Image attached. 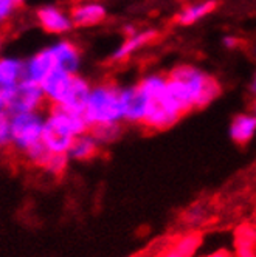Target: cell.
Instances as JSON below:
<instances>
[{
	"label": "cell",
	"instance_id": "cell-1",
	"mask_svg": "<svg viewBox=\"0 0 256 257\" xmlns=\"http://www.w3.org/2000/svg\"><path fill=\"white\" fill-rule=\"evenodd\" d=\"M166 91L180 112L204 108L222 93V85L216 76L196 64H177L166 73Z\"/></svg>",
	"mask_w": 256,
	"mask_h": 257
},
{
	"label": "cell",
	"instance_id": "cell-2",
	"mask_svg": "<svg viewBox=\"0 0 256 257\" xmlns=\"http://www.w3.org/2000/svg\"><path fill=\"white\" fill-rule=\"evenodd\" d=\"M86 132H89V125L82 113L51 105L44 113L41 144L50 154L67 155L71 141Z\"/></svg>",
	"mask_w": 256,
	"mask_h": 257
},
{
	"label": "cell",
	"instance_id": "cell-3",
	"mask_svg": "<svg viewBox=\"0 0 256 257\" xmlns=\"http://www.w3.org/2000/svg\"><path fill=\"white\" fill-rule=\"evenodd\" d=\"M121 87L123 85L111 79L92 84L82 110V116L89 128L107 124H123Z\"/></svg>",
	"mask_w": 256,
	"mask_h": 257
},
{
	"label": "cell",
	"instance_id": "cell-4",
	"mask_svg": "<svg viewBox=\"0 0 256 257\" xmlns=\"http://www.w3.org/2000/svg\"><path fill=\"white\" fill-rule=\"evenodd\" d=\"M164 87H166V75L158 71L146 73L134 84L123 85V122L141 125L152 99L161 93Z\"/></svg>",
	"mask_w": 256,
	"mask_h": 257
},
{
	"label": "cell",
	"instance_id": "cell-5",
	"mask_svg": "<svg viewBox=\"0 0 256 257\" xmlns=\"http://www.w3.org/2000/svg\"><path fill=\"white\" fill-rule=\"evenodd\" d=\"M44 128L42 112H24L10 115V146L22 155L41 143Z\"/></svg>",
	"mask_w": 256,
	"mask_h": 257
},
{
	"label": "cell",
	"instance_id": "cell-6",
	"mask_svg": "<svg viewBox=\"0 0 256 257\" xmlns=\"http://www.w3.org/2000/svg\"><path fill=\"white\" fill-rule=\"evenodd\" d=\"M44 105L45 98L41 90V85L33 81L24 79L14 88L8 90V115L24 112H41Z\"/></svg>",
	"mask_w": 256,
	"mask_h": 257
},
{
	"label": "cell",
	"instance_id": "cell-7",
	"mask_svg": "<svg viewBox=\"0 0 256 257\" xmlns=\"http://www.w3.org/2000/svg\"><path fill=\"white\" fill-rule=\"evenodd\" d=\"M124 39L120 45L115 47V50L111 54V61L114 64H123L129 61L134 54L141 51L152 42L158 39V31L155 28H143L138 30L134 25L124 27Z\"/></svg>",
	"mask_w": 256,
	"mask_h": 257
},
{
	"label": "cell",
	"instance_id": "cell-8",
	"mask_svg": "<svg viewBox=\"0 0 256 257\" xmlns=\"http://www.w3.org/2000/svg\"><path fill=\"white\" fill-rule=\"evenodd\" d=\"M34 22L44 33L51 36L65 38L73 30V22L68 13V8L61 5H42L34 11Z\"/></svg>",
	"mask_w": 256,
	"mask_h": 257
},
{
	"label": "cell",
	"instance_id": "cell-9",
	"mask_svg": "<svg viewBox=\"0 0 256 257\" xmlns=\"http://www.w3.org/2000/svg\"><path fill=\"white\" fill-rule=\"evenodd\" d=\"M47 47L50 50L54 68L67 71L70 75H76L81 71L82 50L73 39L59 38Z\"/></svg>",
	"mask_w": 256,
	"mask_h": 257
},
{
	"label": "cell",
	"instance_id": "cell-10",
	"mask_svg": "<svg viewBox=\"0 0 256 257\" xmlns=\"http://www.w3.org/2000/svg\"><path fill=\"white\" fill-rule=\"evenodd\" d=\"M73 28L87 30L101 25L107 19V7L103 0H76L68 8Z\"/></svg>",
	"mask_w": 256,
	"mask_h": 257
},
{
	"label": "cell",
	"instance_id": "cell-11",
	"mask_svg": "<svg viewBox=\"0 0 256 257\" xmlns=\"http://www.w3.org/2000/svg\"><path fill=\"white\" fill-rule=\"evenodd\" d=\"M24 79V58L16 56V54H2L0 56V88L11 90Z\"/></svg>",
	"mask_w": 256,
	"mask_h": 257
},
{
	"label": "cell",
	"instance_id": "cell-12",
	"mask_svg": "<svg viewBox=\"0 0 256 257\" xmlns=\"http://www.w3.org/2000/svg\"><path fill=\"white\" fill-rule=\"evenodd\" d=\"M24 67H25V79L39 84L51 70H54V64L48 47H44L30 54L27 59H24Z\"/></svg>",
	"mask_w": 256,
	"mask_h": 257
},
{
	"label": "cell",
	"instance_id": "cell-13",
	"mask_svg": "<svg viewBox=\"0 0 256 257\" xmlns=\"http://www.w3.org/2000/svg\"><path fill=\"white\" fill-rule=\"evenodd\" d=\"M216 8H217L216 0H196V2L182 7L180 11L176 14L174 21L180 27H191L200 21H204L210 14H213Z\"/></svg>",
	"mask_w": 256,
	"mask_h": 257
},
{
	"label": "cell",
	"instance_id": "cell-14",
	"mask_svg": "<svg viewBox=\"0 0 256 257\" xmlns=\"http://www.w3.org/2000/svg\"><path fill=\"white\" fill-rule=\"evenodd\" d=\"M90 88H92V82H90V79L82 76L81 73L73 75L71 84H70L68 91H67V96H65L62 105H59V107L71 110V112L82 113L87 96L90 93Z\"/></svg>",
	"mask_w": 256,
	"mask_h": 257
},
{
	"label": "cell",
	"instance_id": "cell-15",
	"mask_svg": "<svg viewBox=\"0 0 256 257\" xmlns=\"http://www.w3.org/2000/svg\"><path fill=\"white\" fill-rule=\"evenodd\" d=\"M228 134L230 138L236 143V144H248L256 134V116L253 112H242L237 113L228 127Z\"/></svg>",
	"mask_w": 256,
	"mask_h": 257
},
{
	"label": "cell",
	"instance_id": "cell-16",
	"mask_svg": "<svg viewBox=\"0 0 256 257\" xmlns=\"http://www.w3.org/2000/svg\"><path fill=\"white\" fill-rule=\"evenodd\" d=\"M101 149V146L98 144V141L94 138V135L89 132L78 135L75 140L71 141L68 152H67V158L70 161H89L98 155Z\"/></svg>",
	"mask_w": 256,
	"mask_h": 257
},
{
	"label": "cell",
	"instance_id": "cell-17",
	"mask_svg": "<svg viewBox=\"0 0 256 257\" xmlns=\"http://www.w3.org/2000/svg\"><path fill=\"white\" fill-rule=\"evenodd\" d=\"M121 125L123 124H107V125H98L94 128H89V131L103 148V146L115 143L121 137V132H123Z\"/></svg>",
	"mask_w": 256,
	"mask_h": 257
},
{
	"label": "cell",
	"instance_id": "cell-18",
	"mask_svg": "<svg viewBox=\"0 0 256 257\" xmlns=\"http://www.w3.org/2000/svg\"><path fill=\"white\" fill-rule=\"evenodd\" d=\"M21 7L13 0H0V31H5L16 19Z\"/></svg>",
	"mask_w": 256,
	"mask_h": 257
},
{
	"label": "cell",
	"instance_id": "cell-19",
	"mask_svg": "<svg viewBox=\"0 0 256 257\" xmlns=\"http://www.w3.org/2000/svg\"><path fill=\"white\" fill-rule=\"evenodd\" d=\"M70 160L67 158V155H56V154H50L48 160L44 164V171H47L51 175H61L67 166H68Z\"/></svg>",
	"mask_w": 256,
	"mask_h": 257
},
{
	"label": "cell",
	"instance_id": "cell-20",
	"mask_svg": "<svg viewBox=\"0 0 256 257\" xmlns=\"http://www.w3.org/2000/svg\"><path fill=\"white\" fill-rule=\"evenodd\" d=\"M10 148V115L0 113V151Z\"/></svg>",
	"mask_w": 256,
	"mask_h": 257
},
{
	"label": "cell",
	"instance_id": "cell-21",
	"mask_svg": "<svg viewBox=\"0 0 256 257\" xmlns=\"http://www.w3.org/2000/svg\"><path fill=\"white\" fill-rule=\"evenodd\" d=\"M222 45L227 48V50H236L237 47L241 45V39L237 38V36H233V34H228L222 39Z\"/></svg>",
	"mask_w": 256,
	"mask_h": 257
},
{
	"label": "cell",
	"instance_id": "cell-22",
	"mask_svg": "<svg viewBox=\"0 0 256 257\" xmlns=\"http://www.w3.org/2000/svg\"><path fill=\"white\" fill-rule=\"evenodd\" d=\"M8 107V90L0 88V113H7Z\"/></svg>",
	"mask_w": 256,
	"mask_h": 257
},
{
	"label": "cell",
	"instance_id": "cell-23",
	"mask_svg": "<svg viewBox=\"0 0 256 257\" xmlns=\"http://www.w3.org/2000/svg\"><path fill=\"white\" fill-rule=\"evenodd\" d=\"M4 48H5V33L0 31V56L4 54Z\"/></svg>",
	"mask_w": 256,
	"mask_h": 257
},
{
	"label": "cell",
	"instance_id": "cell-24",
	"mask_svg": "<svg viewBox=\"0 0 256 257\" xmlns=\"http://www.w3.org/2000/svg\"><path fill=\"white\" fill-rule=\"evenodd\" d=\"M164 257H188V255H180V254H176V252H169V254H166Z\"/></svg>",
	"mask_w": 256,
	"mask_h": 257
},
{
	"label": "cell",
	"instance_id": "cell-25",
	"mask_svg": "<svg viewBox=\"0 0 256 257\" xmlns=\"http://www.w3.org/2000/svg\"><path fill=\"white\" fill-rule=\"evenodd\" d=\"M13 2L16 4V5H19V7H22L25 2H27V0H13Z\"/></svg>",
	"mask_w": 256,
	"mask_h": 257
},
{
	"label": "cell",
	"instance_id": "cell-26",
	"mask_svg": "<svg viewBox=\"0 0 256 257\" xmlns=\"http://www.w3.org/2000/svg\"><path fill=\"white\" fill-rule=\"evenodd\" d=\"M211 257H228V255H225V254H214V255H211Z\"/></svg>",
	"mask_w": 256,
	"mask_h": 257
}]
</instances>
